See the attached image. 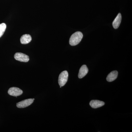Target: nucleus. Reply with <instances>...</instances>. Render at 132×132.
<instances>
[{
    "label": "nucleus",
    "mask_w": 132,
    "mask_h": 132,
    "mask_svg": "<svg viewBox=\"0 0 132 132\" xmlns=\"http://www.w3.org/2000/svg\"><path fill=\"white\" fill-rule=\"evenodd\" d=\"M83 35L80 32H77L71 35L69 40V44L72 46L78 45L82 40Z\"/></svg>",
    "instance_id": "obj_1"
},
{
    "label": "nucleus",
    "mask_w": 132,
    "mask_h": 132,
    "mask_svg": "<svg viewBox=\"0 0 132 132\" xmlns=\"http://www.w3.org/2000/svg\"><path fill=\"white\" fill-rule=\"evenodd\" d=\"M68 78V72L66 71L62 72L59 78V83L60 86L62 87L67 82Z\"/></svg>",
    "instance_id": "obj_2"
},
{
    "label": "nucleus",
    "mask_w": 132,
    "mask_h": 132,
    "mask_svg": "<svg viewBox=\"0 0 132 132\" xmlns=\"http://www.w3.org/2000/svg\"><path fill=\"white\" fill-rule=\"evenodd\" d=\"M34 99H28L24 100L16 104V106L19 108H23L29 106L34 102Z\"/></svg>",
    "instance_id": "obj_3"
},
{
    "label": "nucleus",
    "mask_w": 132,
    "mask_h": 132,
    "mask_svg": "<svg viewBox=\"0 0 132 132\" xmlns=\"http://www.w3.org/2000/svg\"><path fill=\"white\" fill-rule=\"evenodd\" d=\"M14 59L18 61L22 62H28L29 61L28 55L21 53H16L14 55Z\"/></svg>",
    "instance_id": "obj_4"
},
{
    "label": "nucleus",
    "mask_w": 132,
    "mask_h": 132,
    "mask_svg": "<svg viewBox=\"0 0 132 132\" xmlns=\"http://www.w3.org/2000/svg\"><path fill=\"white\" fill-rule=\"evenodd\" d=\"M8 93L11 96L17 97L21 95L23 93V91L19 88L13 87L9 88Z\"/></svg>",
    "instance_id": "obj_5"
},
{
    "label": "nucleus",
    "mask_w": 132,
    "mask_h": 132,
    "mask_svg": "<svg viewBox=\"0 0 132 132\" xmlns=\"http://www.w3.org/2000/svg\"><path fill=\"white\" fill-rule=\"evenodd\" d=\"M105 105V103L103 101L97 100H93L90 102V106L92 108L96 109L103 106Z\"/></svg>",
    "instance_id": "obj_6"
},
{
    "label": "nucleus",
    "mask_w": 132,
    "mask_h": 132,
    "mask_svg": "<svg viewBox=\"0 0 132 132\" xmlns=\"http://www.w3.org/2000/svg\"><path fill=\"white\" fill-rule=\"evenodd\" d=\"M88 72V68L86 65H84L81 66L79 71L78 77L79 79H81L85 77L87 74Z\"/></svg>",
    "instance_id": "obj_7"
},
{
    "label": "nucleus",
    "mask_w": 132,
    "mask_h": 132,
    "mask_svg": "<svg viewBox=\"0 0 132 132\" xmlns=\"http://www.w3.org/2000/svg\"><path fill=\"white\" fill-rule=\"evenodd\" d=\"M118 72L117 71H112L109 74L106 78V80L108 82H112L117 79L118 77Z\"/></svg>",
    "instance_id": "obj_8"
},
{
    "label": "nucleus",
    "mask_w": 132,
    "mask_h": 132,
    "mask_svg": "<svg viewBox=\"0 0 132 132\" xmlns=\"http://www.w3.org/2000/svg\"><path fill=\"white\" fill-rule=\"evenodd\" d=\"M121 14L120 13H119L113 22L112 25L114 28L116 29L119 27L121 22Z\"/></svg>",
    "instance_id": "obj_9"
},
{
    "label": "nucleus",
    "mask_w": 132,
    "mask_h": 132,
    "mask_svg": "<svg viewBox=\"0 0 132 132\" xmlns=\"http://www.w3.org/2000/svg\"><path fill=\"white\" fill-rule=\"evenodd\" d=\"M32 40V37L29 34H25L21 36L20 42L21 44H27L31 42Z\"/></svg>",
    "instance_id": "obj_10"
},
{
    "label": "nucleus",
    "mask_w": 132,
    "mask_h": 132,
    "mask_svg": "<svg viewBox=\"0 0 132 132\" xmlns=\"http://www.w3.org/2000/svg\"><path fill=\"white\" fill-rule=\"evenodd\" d=\"M6 28V25L4 23L0 24V38L2 36Z\"/></svg>",
    "instance_id": "obj_11"
},
{
    "label": "nucleus",
    "mask_w": 132,
    "mask_h": 132,
    "mask_svg": "<svg viewBox=\"0 0 132 132\" xmlns=\"http://www.w3.org/2000/svg\"><path fill=\"white\" fill-rule=\"evenodd\" d=\"M61 87H61V86H60V88H61Z\"/></svg>",
    "instance_id": "obj_12"
}]
</instances>
